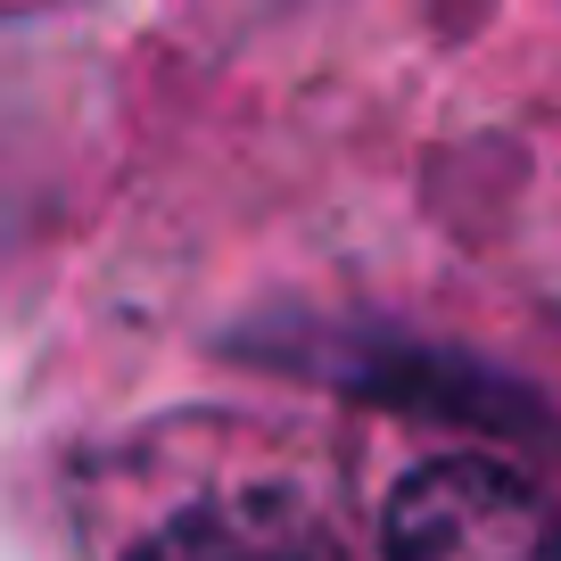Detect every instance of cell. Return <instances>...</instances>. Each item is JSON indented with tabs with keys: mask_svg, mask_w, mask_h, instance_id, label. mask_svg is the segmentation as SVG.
<instances>
[{
	"mask_svg": "<svg viewBox=\"0 0 561 561\" xmlns=\"http://www.w3.org/2000/svg\"><path fill=\"white\" fill-rule=\"evenodd\" d=\"M116 561H339V545L280 462H215L182 479Z\"/></svg>",
	"mask_w": 561,
	"mask_h": 561,
	"instance_id": "1",
	"label": "cell"
},
{
	"mask_svg": "<svg viewBox=\"0 0 561 561\" xmlns=\"http://www.w3.org/2000/svg\"><path fill=\"white\" fill-rule=\"evenodd\" d=\"M388 561H561V512L488 455H438L388 495Z\"/></svg>",
	"mask_w": 561,
	"mask_h": 561,
	"instance_id": "2",
	"label": "cell"
}]
</instances>
